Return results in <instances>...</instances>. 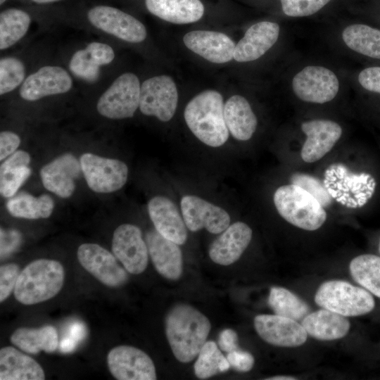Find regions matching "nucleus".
I'll use <instances>...</instances> for the list:
<instances>
[{
  "mask_svg": "<svg viewBox=\"0 0 380 380\" xmlns=\"http://www.w3.org/2000/svg\"><path fill=\"white\" fill-rule=\"evenodd\" d=\"M228 130L237 140L247 141L254 134L258 120L248 101L239 95L231 96L224 106Z\"/></svg>",
  "mask_w": 380,
  "mask_h": 380,
  "instance_id": "28",
  "label": "nucleus"
},
{
  "mask_svg": "<svg viewBox=\"0 0 380 380\" xmlns=\"http://www.w3.org/2000/svg\"><path fill=\"white\" fill-rule=\"evenodd\" d=\"M258 334L267 343L280 347H298L307 340L302 324L278 315H259L254 319Z\"/></svg>",
  "mask_w": 380,
  "mask_h": 380,
  "instance_id": "16",
  "label": "nucleus"
},
{
  "mask_svg": "<svg viewBox=\"0 0 380 380\" xmlns=\"http://www.w3.org/2000/svg\"><path fill=\"white\" fill-rule=\"evenodd\" d=\"M277 23L262 21L251 26L235 46L234 58L238 62L255 61L264 55L277 41Z\"/></svg>",
  "mask_w": 380,
  "mask_h": 380,
  "instance_id": "24",
  "label": "nucleus"
},
{
  "mask_svg": "<svg viewBox=\"0 0 380 380\" xmlns=\"http://www.w3.org/2000/svg\"><path fill=\"white\" fill-rule=\"evenodd\" d=\"M306 139L300 156L306 163H314L328 153L342 134L341 127L329 120H312L302 123Z\"/></svg>",
  "mask_w": 380,
  "mask_h": 380,
  "instance_id": "18",
  "label": "nucleus"
},
{
  "mask_svg": "<svg viewBox=\"0 0 380 380\" xmlns=\"http://www.w3.org/2000/svg\"><path fill=\"white\" fill-rule=\"evenodd\" d=\"M6 0H0V4L2 5L6 2Z\"/></svg>",
  "mask_w": 380,
  "mask_h": 380,
  "instance_id": "47",
  "label": "nucleus"
},
{
  "mask_svg": "<svg viewBox=\"0 0 380 380\" xmlns=\"http://www.w3.org/2000/svg\"><path fill=\"white\" fill-rule=\"evenodd\" d=\"M330 0H281L284 13L291 17L312 15L324 7Z\"/></svg>",
  "mask_w": 380,
  "mask_h": 380,
  "instance_id": "38",
  "label": "nucleus"
},
{
  "mask_svg": "<svg viewBox=\"0 0 380 380\" xmlns=\"http://www.w3.org/2000/svg\"><path fill=\"white\" fill-rule=\"evenodd\" d=\"M52 198L44 194L35 197L26 192H20L11 197L6 203L8 213L15 217L36 220L49 217L53 210Z\"/></svg>",
  "mask_w": 380,
  "mask_h": 380,
  "instance_id": "31",
  "label": "nucleus"
},
{
  "mask_svg": "<svg viewBox=\"0 0 380 380\" xmlns=\"http://www.w3.org/2000/svg\"><path fill=\"white\" fill-rule=\"evenodd\" d=\"M268 304L276 315L296 321L302 320L310 311L305 301L283 287L271 288Z\"/></svg>",
  "mask_w": 380,
  "mask_h": 380,
  "instance_id": "35",
  "label": "nucleus"
},
{
  "mask_svg": "<svg viewBox=\"0 0 380 380\" xmlns=\"http://www.w3.org/2000/svg\"><path fill=\"white\" fill-rule=\"evenodd\" d=\"M180 205L185 224L191 232L205 228L217 234L229 226L230 217L227 211L198 196H184Z\"/></svg>",
  "mask_w": 380,
  "mask_h": 380,
  "instance_id": "15",
  "label": "nucleus"
},
{
  "mask_svg": "<svg viewBox=\"0 0 380 380\" xmlns=\"http://www.w3.org/2000/svg\"><path fill=\"white\" fill-rule=\"evenodd\" d=\"M301 324L310 336L320 341L343 338L350 329V322L344 316L324 308L307 315Z\"/></svg>",
  "mask_w": 380,
  "mask_h": 380,
  "instance_id": "27",
  "label": "nucleus"
},
{
  "mask_svg": "<svg viewBox=\"0 0 380 380\" xmlns=\"http://www.w3.org/2000/svg\"><path fill=\"white\" fill-rule=\"evenodd\" d=\"M149 217L155 229L178 245L187 239V229L175 204L165 196H155L148 203Z\"/></svg>",
  "mask_w": 380,
  "mask_h": 380,
  "instance_id": "22",
  "label": "nucleus"
},
{
  "mask_svg": "<svg viewBox=\"0 0 380 380\" xmlns=\"http://www.w3.org/2000/svg\"><path fill=\"white\" fill-rule=\"evenodd\" d=\"M211 324L203 313L187 304H177L165 317V334L176 359L192 361L206 342Z\"/></svg>",
  "mask_w": 380,
  "mask_h": 380,
  "instance_id": "1",
  "label": "nucleus"
},
{
  "mask_svg": "<svg viewBox=\"0 0 380 380\" xmlns=\"http://www.w3.org/2000/svg\"><path fill=\"white\" fill-rule=\"evenodd\" d=\"M266 379L267 380H294L296 379L293 378V376H275L271 378H267Z\"/></svg>",
  "mask_w": 380,
  "mask_h": 380,
  "instance_id": "45",
  "label": "nucleus"
},
{
  "mask_svg": "<svg viewBox=\"0 0 380 380\" xmlns=\"http://www.w3.org/2000/svg\"><path fill=\"white\" fill-rule=\"evenodd\" d=\"M26 66L18 57L7 56L0 59V95L19 89L25 78Z\"/></svg>",
  "mask_w": 380,
  "mask_h": 380,
  "instance_id": "37",
  "label": "nucleus"
},
{
  "mask_svg": "<svg viewBox=\"0 0 380 380\" xmlns=\"http://www.w3.org/2000/svg\"><path fill=\"white\" fill-rule=\"evenodd\" d=\"M279 214L295 227L314 231L324 223L327 213L308 191L296 184L279 186L273 196Z\"/></svg>",
  "mask_w": 380,
  "mask_h": 380,
  "instance_id": "4",
  "label": "nucleus"
},
{
  "mask_svg": "<svg viewBox=\"0 0 380 380\" xmlns=\"http://www.w3.org/2000/svg\"><path fill=\"white\" fill-rule=\"evenodd\" d=\"M296 184L312 194L323 207L331 203V199L321 182L316 178L305 174H295L291 179Z\"/></svg>",
  "mask_w": 380,
  "mask_h": 380,
  "instance_id": "39",
  "label": "nucleus"
},
{
  "mask_svg": "<svg viewBox=\"0 0 380 380\" xmlns=\"http://www.w3.org/2000/svg\"><path fill=\"white\" fill-rule=\"evenodd\" d=\"M183 41L185 46L214 63H224L234 58V42L225 34L208 30H196L186 33Z\"/></svg>",
  "mask_w": 380,
  "mask_h": 380,
  "instance_id": "21",
  "label": "nucleus"
},
{
  "mask_svg": "<svg viewBox=\"0 0 380 380\" xmlns=\"http://www.w3.org/2000/svg\"><path fill=\"white\" fill-rule=\"evenodd\" d=\"M20 268L15 263H7L0 267V302L11 295L20 274Z\"/></svg>",
  "mask_w": 380,
  "mask_h": 380,
  "instance_id": "40",
  "label": "nucleus"
},
{
  "mask_svg": "<svg viewBox=\"0 0 380 380\" xmlns=\"http://www.w3.org/2000/svg\"><path fill=\"white\" fill-rule=\"evenodd\" d=\"M32 1L36 4H46L54 3L61 0H32Z\"/></svg>",
  "mask_w": 380,
  "mask_h": 380,
  "instance_id": "46",
  "label": "nucleus"
},
{
  "mask_svg": "<svg viewBox=\"0 0 380 380\" xmlns=\"http://www.w3.org/2000/svg\"><path fill=\"white\" fill-rule=\"evenodd\" d=\"M231 367L217 344L212 341H206L201 349L194 364V373L201 379H208L219 372H225Z\"/></svg>",
  "mask_w": 380,
  "mask_h": 380,
  "instance_id": "36",
  "label": "nucleus"
},
{
  "mask_svg": "<svg viewBox=\"0 0 380 380\" xmlns=\"http://www.w3.org/2000/svg\"><path fill=\"white\" fill-rule=\"evenodd\" d=\"M30 156L23 150L16 151L0 167V192L5 198L16 194L32 173L28 167Z\"/></svg>",
  "mask_w": 380,
  "mask_h": 380,
  "instance_id": "30",
  "label": "nucleus"
},
{
  "mask_svg": "<svg viewBox=\"0 0 380 380\" xmlns=\"http://www.w3.org/2000/svg\"><path fill=\"white\" fill-rule=\"evenodd\" d=\"M349 268L357 283L380 298V257L372 254L360 255L351 260Z\"/></svg>",
  "mask_w": 380,
  "mask_h": 380,
  "instance_id": "34",
  "label": "nucleus"
},
{
  "mask_svg": "<svg viewBox=\"0 0 380 380\" xmlns=\"http://www.w3.org/2000/svg\"><path fill=\"white\" fill-rule=\"evenodd\" d=\"M218 345L220 349L230 353L238 349V336L235 331L225 329L219 335Z\"/></svg>",
  "mask_w": 380,
  "mask_h": 380,
  "instance_id": "44",
  "label": "nucleus"
},
{
  "mask_svg": "<svg viewBox=\"0 0 380 380\" xmlns=\"http://www.w3.org/2000/svg\"><path fill=\"white\" fill-rule=\"evenodd\" d=\"M10 341L20 350L33 355L41 351L53 353L59 343L58 332L51 325L40 328H18L11 335Z\"/></svg>",
  "mask_w": 380,
  "mask_h": 380,
  "instance_id": "29",
  "label": "nucleus"
},
{
  "mask_svg": "<svg viewBox=\"0 0 380 380\" xmlns=\"http://www.w3.org/2000/svg\"><path fill=\"white\" fill-rule=\"evenodd\" d=\"M1 380H44L42 366L30 356L12 346L0 350Z\"/></svg>",
  "mask_w": 380,
  "mask_h": 380,
  "instance_id": "25",
  "label": "nucleus"
},
{
  "mask_svg": "<svg viewBox=\"0 0 380 380\" xmlns=\"http://www.w3.org/2000/svg\"><path fill=\"white\" fill-rule=\"evenodd\" d=\"M315 301L322 308L344 317L369 313L375 305L368 291L342 280L324 282L316 292Z\"/></svg>",
  "mask_w": 380,
  "mask_h": 380,
  "instance_id": "5",
  "label": "nucleus"
},
{
  "mask_svg": "<svg viewBox=\"0 0 380 380\" xmlns=\"http://www.w3.org/2000/svg\"><path fill=\"white\" fill-rule=\"evenodd\" d=\"M227 358L230 366L238 372H246L250 371L254 365L253 355L239 349L227 353Z\"/></svg>",
  "mask_w": 380,
  "mask_h": 380,
  "instance_id": "41",
  "label": "nucleus"
},
{
  "mask_svg": "<svg viewBox=\"0 0 380 380\" xmlns=\"http://www.w3.org/2000/svg\"><path fill=\"white\" fill-rule=\"evenodd\" d=\"M292 87L296 95L302 101L324 103L336 96L339 83L331 70L322 66L310 65L294 76Z\"/></svg>",
  "mask_w": 380,
  "mask_h": 380,
  "instance_id": "12",
  "label": "nucleus"
},
{
  "mask_svg": "<svg viewBox=\"0 0 380 380\" xmlns=\"http://www.w3.org/2000/svg\"><path fill=\"white\" fill-rule=\"evenodd\" d=\"M358 80L365 89L380 94V67L362 70L359 74Z\"/></svg>",
  "mask_w": 380,
  "mask_h": 380,
  "instance_id": "42",
  "label": "nucleus"
},
{
  "mask_svg": "<svg viewBox=\"0 0 380 380\" xmlns=\"http://www.w3.org/2000/svg\"><path fill=\"white\" fill-rule=\"evenodd\" d=\"M87 18L97 30L124 42L140 43L147 36L146 29L141 21L115 7L95 6L88 10Z\"/></svg>",
  "mask_w": 380,
  "mask_h": 380,
  "instance_id": "7",
  "label": "nucleus"
},
{
  "mask_svg": "<svg viewBox=\"0 0 380 380\" xmlns=\"http://www.w3.org/2000/svg\"><path fill=\"white\" fill-rule=\"evenodd\" d=\"M115 57V51L110 44L93 41L71 56L68 69L71 75L78 80L94 83L99 80L101 68L110 65Z\"/></svg>",
  "mask_w": 380,
  "mask_h": 380,
  "instance_id": "17",
  "label": "nucleus"
},
{
  "mask_svg": "<svg viewBox=\"0 0 380 380\" xmlns=\"http://www.w3.org/2000/svg\"><path fill=\"white\" fill-rule=\"evenodd\" d=\"M64 279V268L58 261L34 260L20 272L13 291L14 296L19 303L26 305L46 301L60 292Z\"/></svg>",
  "mask_w": 380,
  "mask_h": 380,
  "instance_id": "3",
  "label": "nucleus"
},
{
  "mask_svg": "<svg viewBox=\"0 0 380 380\" xmlns=\"http://www.w3.org/2000/svg\"><path fill=\"white\" fill-rule=\"evenodd\" d=\"M20 144V137L11 131L0 133V160H3L16 151Z\"/></svg>",
  "mask_w": 380,
  "mask_h": 380,
  "instance_id": "43",
  "label": "nucleus"
},
{
  "mask_svg": "<svg viewBox=\"0 0 380 380\" xmlns=\"http://www.w3.org/2000/svg\"><path fill=\"white\" fill-rule=\"evenodd\" d=\"M379 252H380V241H379Z\"/></svg>",
  "mask_w": 380,
  "mask_h": 380,
  "instance_id": "48",
  "label": "nucleus"
},
{
  "mask_svg": "<svg viewBox=\"0 0 380 380\" xmlns=\"http://www.w3.org/2000/svg\"><path fill=\"white\" fill-rule=\"evenodd\" d=\"M145 5L151 14L175 24L196 22L204 13L200 0H145Z\"/></svg>",
  "mask_w": 380,
  "mask_h": 380,
  "instance_id": "26",
  "label": "nucleus"
},
{
  "mask_svg": "<svg viewBox=\"0 0 380 380\" xmlns=\"http://www.w3.org/2000/svg\"><path fill=\"white\" fill-rule=\"evenodd\" d=\"M112 252L130 274H139L146 268L148 251L141 229L136 225L123 224L113 232Z\"/></svg>",
  "mask_w": 380,
  "mask_h": 380,
  "instance_id": "13",
  "label": "nucleus"
},
{
  "mask_svg": "<svg viewBox=\"0 0 380 380\" xmlns=\"http://www.w3.org/2000/svg\"><path fill=\"white\" fill-rule=\"evenodd\" d=\"M79 262L97 280L108 287H119L128 280L127 271L113 253L96 243H83L77 251Z\"/></svg>",
  "mask_w": 380,
  "mask_h": 380,
  "instance_id": "11",
  "label": "nucleus"
},
{
  "mask_svg": "<svg viewBox=\"0 0 380 380\" xmlns=\"http://www.w3.org/2000/svg\"><path fill=\"white\" fill-rule=\"evenodd\" d=\"M72 87V75L69 70L58 65H46L28 75L18 92L24 101L34 102L66 94Z\"/></svg>",
  "mask_w": 380,
  "mask_h": 380,
  "instance_id": "10",
  "label": "nucleus"
},
{
  "mask_svg": "<svg viewBox=\"0 0 380 380\" xmlns=\"http://www.w3.org/2000/svg\"><path fill=\"white\" fill-rule=\"evenodd\" d=\"M32 23L26 11L9 8L0 13V49L5 51L15 45L27 33Z\"/></svg>",
  "mask_w": 380,
  "mask_h": 380,
  "instance_id": "32",
  "label": "nucleus"
},
{
  "mask_svg": "<svg viewBox=\"0 0 380 380\" xmlns=\"http://www.w3.org/2000/svg\"><path fill=\"white\" fill-rule=\"evenodd\" d=\"M223 98L215 90H205L186 105L184 116L191 132L203 144L219 147L229 137L224 118Z\"/></svg>",
  "mask_w": 380,
  "mask_h": 380,
  "instance_id": "2",
  "label": "nucleus"
},
{
  "mask_svg": "<svg viewBox=\"0 0 380 380\" xmlns=\"http://www.w3.org/2000/svg\"><path fill=\"white\" fill-rule=\"evenodd\" d=\"M108 369L118 380H155L157 379L151 358L139 348L118 346L107 356Z\"/></svg>",
  "mask_w": 380,
  "mask_h": 380,
  "instance_id": "14",
  "label": "nucleus"
},
{
  "mask_svg": "<svg viewBox=\"0 0 380 380\" xmlns=\"http://www.w3.org/2000/svg\"><path fill=\"white\" fill-rule=\"evenodd\" d=\"M145 241L157 272L166 279H178L183 270L182 253L179 245L156 229L146 233Z\"/></svg>",
  "mask_w": 380,
  "mask_h": 380,
  "instance_id": "20",
  "label": "nucleus"
},
{
  "mask_svg": "<svg viewBox=\"0 0 380 380\" xmlns=\"http://www.w3.org/2000/svg\"><path fill=\"white\" fill-rule=\"evenodd\" d=\"M252 239L248 224L236 222L229 225L210 245L209 256L215 263L229 265L239 259Z\"/></svg>",
  "mask_w": 380,
  "mask_h": 380,
  "instance_id": "23",
  "label": "nucleus"
},
{
  "mask_svg": "<svg viewBox=\"0 0 380 380\" xmlns=\"http://www.w3.org/2000/svg\"><path fill=\"white\" fill-rule=\"evenodd\" d=\"M141 84L132 72H125L116 77L99 96L97 112L111 120L132 118L139 107Z\"/></svg>",
  "mask_w": 380,
  "mask_h": 380,
  "instance_id": "6",
  "label": "nucleus"
},
{
  "mask_svg": "<svg viewBox=\"0 0 380 380\" xmlns=\"http://www.w3.org/2000/svg\"><path fill=\"white\" fill-rule=\"evenodd\" d=\"M177 102L176 84L168 75L154 76L141 84L139 108L145 115L167 122L175 115Z\"/></svg>",
  "mask_w": 380,
  "mask_h": 380,
  "instance_id": "9",
  "label": "nucleus"
},
{
  "mask_svg": "<svg viewBox=\"0 0 380 380\" xmlns=\"http://www.w3.org/2000/svg\"><path fill=\"white\" fill-rule=\"evenodd\" d=\"M82 171L80 162L71 153H64L43 166L40 177L44 186L56 196L66 198L75 189V180Z\"/></svg>",
  "mask_w": 380,
  "mask_h": 380,
  "instance_id": "19",
  "label": "nucleus"
},
{
  "mask_svg": "<svg viewBox=\"0 0 380 380\" xmlns=\"http://www.w3.org/2000/svg\"><path fill=\"white\" fill-rule=\"evenodd\" d=\"M80 162L86 182L94 192H114L127 182L128 167L121 160L86 153L81 156Z\"/></svg>",
  "mask_w": 380,
  "mask_h": 380,
  "instance_id": "8",
  "label": "nucleus"
},
{
  "mask_svg": "<svg viewBox=\"0 0 380 380\" xmlns=\"http://www.w3.org/2000/svg\"><path fill=\"white\" fill-rule=\"evenodd\" d=\"M342 37L350 49L380 59V30L366 25L355 24L344 29Z\"/></svg>",
  "mask_w": 380,
  "mask_h": 380,
  "instance_id": "33",
  "label": "nucleus"
}]
</instances>
